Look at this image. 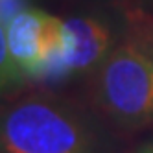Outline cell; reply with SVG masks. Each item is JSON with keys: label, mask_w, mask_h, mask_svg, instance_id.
I'll list each match as a JSON object with an SVG mask.
<instances>
[{"label": "cell", "mask_w": 153, "mask_h": 153, "mask_svg": "<svg viewBox=\"0 0 153 153\" xmlns=\"http://www.w3.org/2000/svg\"><path fill=\"white\" fill-rule=\"evenodd\" d=\"M94 74V103L116 127L153 124V42H118Z\"/></svg>", "instance_id": "2"}, {"label": "cell", "mask_w": 153, "mask_h": 153, "mask_svg": "<svg viewBox=\"0 0 153 153\" xmlns=\"http://www.w3.org/2000/svg\"><path fill=\"white\" fill-rule=\"evenodd\" d=\"M31 2L33 0H0V22L6 26L19 11L30 7Z\"/></svg>", "instance_id": "6"}, {"label": "cell", "mask_w": 153, "mask_h": 153, "mask_svg": "<svg viewBox=\"0 0 153 153\" xmlns=\"http://www.w3.org/2000/svg\"><path fill=\"white\" fill-rule=\"evenodd\" d=\"M26 81L28 79L20 74V70L15 67L11 59V53L7 48L6 26L0 22V100L15 94L19 89H22Z\"/></svg>", "instance_id": "5"}, {"label": "cell", "mask_w": 153, "mask_h": 153, "mask_svg": "<svg viewBox=\"0 0 153 153\" xmlns=\"http://www.w3.org/2000/svg\"><path fill=\"white\" fill-rule=\"evenodd\" d=\"M7 48L28 81H46L67 50L65 19L30 6L6 24Z\"/></svg>", "instance_id": "3"}, {"label": "cell", "mask_w": 153, "mask_h": 153, "mask_svg": "<svg viewBox=\"0 0 153 153\" xmlns=\"http://www.w3.org/2000/svg\"><path fill=\"white\" fill-rule=\"evenodd\" d=\"M133 2H137L142 7H153V0H133Z\"/></svg>", "instance_id": "8"}, {"label": "cell", "mask_w": 153, "mask_h": 153, "mask_svg": "<svg viewBox=\"0 0 153 153\" xmlns=\"http://www.w3.org/2000/svg\"><path fill=\"white\" fill-rule=\"evenodd\" d=\"M67 50L45 83H61L94 74L120 42L118 26L100 13H78L65 19Z\"/></svg>", "instance_id": "4"}, {"label": "cell", "mask_w": 153, "mask_h": 153, "mask_svg": "<svg viewBox=\"0 0 153 153\" xmlns=\"http://www.w3.org/2000/svg\"><path fill=\"white\" fill-rule=\"evenodd\" d=\"M103 137L78 105L48 92L0 103V153H100Z\"/></svg>", "instance_id": "1"}, {"label": "cell", "mask_w": 153, "mask_h": 153, "mask_svg": "<svg viewBox=\"0 0 153 153\" xmlns=\"http://www.w3.org/2000/svg\"><path fill=\"white\" fill-rule=\"evenodd\" d=\"M137 153H153V138L148 140L146 144H142V146L137 149Z\"/></svg>", "instance_id": "7"}]
</instances>
